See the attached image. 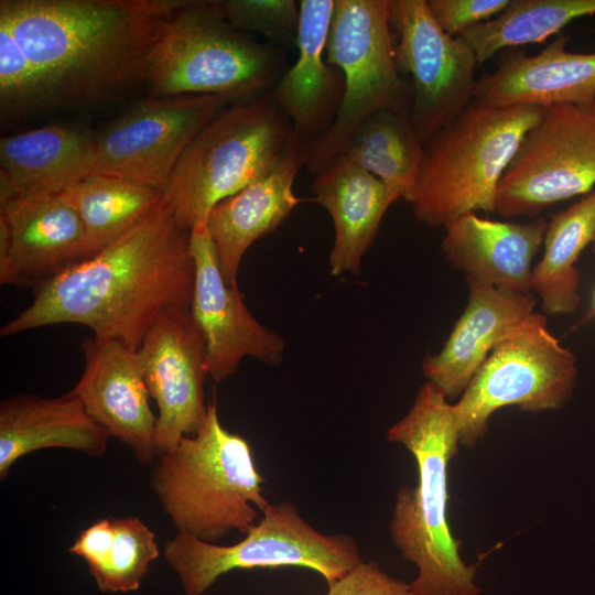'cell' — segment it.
<instances>
[{"instance_id":"6","label":"cell","mask_w":595,"mask_h":595,"mask_svg":"<svg viewBox=\"0 0 595 595\" xmlns=\"http://www.w3.org/2000/svg\"><path fill=\"white\" fill-rule=\"evenodd\" d=\"M295 139L269 91L230 104L192 140L163 191L177 223L206 224L216 204L270 174Z\"/></svg>"},{"instance_id":"21","label":"cell","mask_w":595,"mask_h":595,"mask_svg":"<svg viewBox=\"0 0 595 595\" xmlns=\"http://www.w3.org/2000/svg\"><path fill=\"white\" fill-rule=\"evenodd\" d=\"M548 221H500L466 214L445 226L442 251L466 279L515 293H531L532 262Z\"/></svg>"},{"instance_id":"15","label":"cell","mask_w":595,"mask_h":595,"mask_svg":"<svg viewBox=\"0 0 595 595\" xmlns=\"http://www.w3.org/2000/svg\"><path fill=\"white\" fill-rule=\"evenodd\" d=\"M82 219L63 193L0 202V283L33 290L90 258Z\"/></svg>"},{"instance_id":"26","label":"cell","mask_w":595,"mask_h":595,"mask_svg":"<svg viewBox=\"0 0 595 595\" xmlns=\"http://www.w3.org/2000/svg\"><path fill=\"white\" fill-rule=\"evenodd\" d=\"M595 242V191L555 214L544 234V251L533 268L531 290L549 315L571 314L580 305V272L575 266L582 251Z\"/></svg>"},{"instance_id":"24","label":"cell","mask_w":595,"mask_h":595,"mask_svg":"<svg viewBox=\"0 0 595 595\" xmlns=\"http://www.w3.org/2000/svg\"><path fill=\"white\" fill-rule=\"evenodd\" d=\"M97 132L53 125L2 137L0 202L21 194L62 193L94 173Z\"/></svg>"},{"instance_id":"4","label":"cell","mask_w":595,"mask_h":595,"mask_svg":"<svg viewBox=\"0 0 595 595\" xmlns=\"http://www.w3.org/2000/svg\"><path fill=\"white\" fill-rule=\"evenodd\" d=\"M150 486L177 532L214 543L246 534L269 502L247 440L225 429L215 400L195 435L183 436L151 465Z\"/></svg>"},{"instance_id":"8","label":"cell","mask_w":595,"mask_h":595,"mask_svg":"<svg viewBox=\"0 0 595 595\" xmlns=\"http://www.w3.org/2000/svg\"><path fill=\"white\" fill-rule=\"evenodd\" d=\"M163 556L185 595H203L221 575L241 569L306 567L329 585L363 561L349 536L318 532L290 501L269 504L239 542L218 545L176 532Z\"/></svg>"},{"instance_id":"3","label":"cell","mask_w":595,"mask_h":595,"mask_svg":"<svg viewBox=\"0 0 595 595\" xmlns=\"http://www.w3.org/2000/svg\"><path fill=\"white\" fill-rule=\"evenodd\" d=\"M445 393L426 381L408 413L387 431L389 442L414 457L415 487L402 486L390 521L401 555L418 567L411 584L415 595H478L475 566L459 552L447 517L448 465L458 452L459 431Z\"/></svg>"},{"instance_id":"35","label":"cell","mask_w":595,"mask_h":595,"mask_svg":"<svg viewBox=\"0 0 595 595\" xmlns=\"http://www.w3.org/2000/svg\"><path fill=\"white\" fill-rule=\"evenodd\" d=\"M592 315H595V293H594V298H593V306H592V312H591Z\"/></svg>"},{"instance_id":"29","label":"cell","mask_w":595,"mask_h":595,"mask_svg":"<svg viewBox=\"0 0 595 595\" xmlns=\"http://www.w3.org/2000/svg\"><path fill=\"white\" fill-rule=\"evenodd\" d=\"M594 14L595 0H510L499 14L459 36L479 65L500 50L543 42L573 20Z\"/></svg>"},{"instance_id":"32","label":"cell","mask_w":595,"mask_h":595,"mask_svg":"<svg viewBox=\"0 0 595 595\" xmlns=\"http://www.w3.org/2000/svg\"><path fill=\"white\" fill-rule=\"evenodd\" d=\"M224 17L239 31L263 34L277 42L296 43L300 8L294 0L217 1Z\"/></svg>"},{"instance_id":"11","label":"cell","mask_w":595,"mask_h":595,"mask_svg":"<svg viewBox=\"0 0 595 595\" xmlns=\"http://www.w3.org/2000/svg\"><path fill=\"white\" fill-rule=\"evenodd\" d=\"M595 186V104L543 108L504 172L495 212L539 215L552 204Z\"/></svg>"},{"instance_id":"12","label":"cell","mask_w":595,"mask_h":595,"mask_svg":"<svg viewBox=\"0 0 595 595\" xmlns=\"http://www.w3.org/2000/svg\"><path fill=\"white\" fill-rule=\"evenodd\" d=\"M390 26L398 69L413 84L410 120L425 143L474 100L478 63L461 36L437 25L428 0H390Z\"/></svg>"},{"instance_id":"31","label":"cell","mask_w":595,"mask_h":595,"mask_svg":"<svg viewBox=\"0 0 595 595\" xmlns=\"http://www.w3.org/2000/svg\"><path fill=\"white\" fill-rule=\"evenodd\" d=\"M44 108H51L46 89L10 26L0 20L1 119Z\"/></svg>"},{"instance_id":"30","label":"cell","mask_w":595,"mask_h":595,"mask_svg":"<svg viewBox=\"0 0 595 595\" xmlns=\"http://www.w3.org/2000/svg\"><path fill=\"white\" fill-rule=\"evenodd\" d=\"M113 536L98 567L90 573L102 593L138 591L160 550L154 532L139 518H112Z\"/></svg>"},{"instance_id":"23","label":"cell","mask_w":595,"mask_h":595,"mask_svg":"<svg viewBox=\"0 0 595 595\" xmlns=\"http://www.w3.org/2000/svg\"><path fill=\"white\" fill-rule=\"evenodd\" d=\"M109 437L69 391L58 398L7 397L0 403V479L21 457L40 450L68 448L102 457Z\"/></svg>"},{"instance_id":"22","label":"cell","mask_w":595,"mask_h":595,"mask_svg":"<svg viewBox=\"0 0 595 595\" xmlns=\"http://www.w3.org/2000/svg\"><path fill=\"white\" fill-rule=\"evenodd\" d=\"M558 36L536 55L505 60L496 71L477 79L474 101L506 107L595 102V52L566 50Z\"/></svg>"},{"instance_id":"28","label":"cell","mask_w":595,"mask_h":595,"mask_svg":"<svg viewBox=\"0 0 595 595\" xmlns=\"http://www.w3.org/2000/svg\"><path fill=\"white\" fill-rule=\"evenodd\" d=\"M94 256L152 214L164 202L161 190L130 178L90 174L66 191Z\"/></svg>"},{"instance_id":"9","label":"cell","mask_w":595,"mask_h":595,"mask_svg":"<svg viewBox=\"0 0 595 595\" xmlns=\"http://www.w3.org/2000/svg\"><path fill=\"white\" fill-rule=\"evenodd\" d=\"M390 0H335L325 57L344 77V95L328 131L307 148L317 174L343 154L358 128L383 110L410 112V95L396 61Z\"/></svg>"},{"instance_id":"14","label":"cell","mask_w":595,"mask_h":595,"mask_svg":"<svg viewBox=\"0 0 595 595\" xmlns=\"http://www.w3.org/2000/svg\"><path fill=\"white\" fill-rule=\"evenodd\" d=\"M138 355L144 381L158 405V455L203 425L209 376L204 338L190 309L164 312L144 336Z\"/></svg>"},{"instance_id":"7","label":"cell","mask_w":595,"mask_h":595,"mask_svg":"<svg viewBox=\"0 0 595 595\" xmlns=\"http://www.w3.org/2000/svg\"><path fill=\"white\" fill-rule=\"evenodd\" d=\"M282 57L234 28L217 1H186L154 48L149 74L154 98L216 95L239 101L270 91Z\"/></svg>"},{"instance_id":"16","label":"cell","mask_w":595,"mask_h":595,"mask_svg":"<svg viewBox=\"0 0 595 595\" xmlns=\"http://www.w3.org/2000/svg\"><path fill=\"white\" fill-rule=\"evenodd\" d=\"M191 252L195 277L190 311L204 338L209 376L215 382L227 379L245 357L278 365L283 339L252 316L238 285L226 282L206 224L191 229Z\"/></svg>"},{"instance_id":"25","label":"cell","mask_w":595,"mask_h":595,"mask_svg":"<svg viewBox=\"0 0 595 595\" xmlns=\"http://www.w3.org/2000/svg\"><path fill=\"white\" fill-rule=\"evenodd\" d=\"M312 190L335 227L331 274H357L386 212L400 196L344 154L316 174Z\"/></svg>"},{"instance_id":"27","label":"cell","mask_w":595,"mask_h":595,"mask_svg":"<svg viewBox=\"0 0 595 595\" xmlns=\"http://www.w3.org/2000/svg\"><path fill=\"white\" fill-rule=\"evenodd\" d=\"M343 154L400 198L412 202L423 167L425 143L414 129L410 112L375 113L353 134Z\"/></svg>"},{"instance_id":"10","label":"cell","mask_w":595,"mask_h":595,"mask_svg":"<svg viewBox=\"0 0 595 595\" xmlns=\"http://www.w3.org/2000/svg\"><path fill=\"white\" fill-rule=\"evenodd\" d=\"M576 358L552 335L543 314L532 313L493 348L453 404L461 444L473 447L497 410L516 405L541 412L560 408L576 378Z\"/></svg>"},{"instance_id":"1","label":"cell","mask_w":595,"mask_h":595,"mask_svg":"<svg viewBox=\"0 0 595 595\" xmlns=\"http://www.w3.org/2000/svg\"><path fill=\"white\" fill-rule=\"evenodd\" d=\"M194 277L191 230L177 223L164 201L119 239L36 286L33 301L0 335L80 324L96 337L138 350L160 315L190 309Z\"/></svg>"},{"instance_id":"20","label":"cell","mask_w":595,"mask_h":595,"mask_svg":"<svg viewBox=\"0 0 595 595\" xmlns=\"http://www.w3.org/2000/svg\"><path fill=\"white\" fill-rule=\"evenodd\" d=\"M307 147L296 137L283 161L267 176L223 199L212 209L206 226L220 271L229 285L237 284L240 262L248 248L274 231L303 199L293 192Z\"/></svg>"},{"instance_id":"36","label":"cell","mask_w":595,"mask_h":595,"mask_svg":"<svg viewBox=\"0 0 595 595\" xmlns=\"http://www.w3.org/2000/svg\"><path fill=\"white\" fill-rule=\"evenodd\" d=\"M593 252L595 255V242L593 244Z\"/></svg>"},{"instance_id":"33","label":"cell","mask_w":595,"mask_h":595,"mask_svg":"<svg viewBox=\"0 0 595 595\" xmlns=\"http://www.w3.org/2000/svg\"><path fill=\"white\" fill-rule=\"evenodd\" d=\"M510 0H428L437 25L451 36L499 14Z\"/></svg>"},{"instance_id":"17","label":"cell","mask_w":595,"mask_h":595,"mask_svg":"<svg viewBox=\"0 0 595 595\" xmlns=\"http://www.w3.org/2000/svg\"><path fill=\"white\" fill-rule=\"evenodd\" d=\"M82 349L84 369L69 392L142 466H151L158 457V414L150 407L138 350L118 339L96 336L85 338Z\"/></svg>"},{"instance_id":"13","label":"cell","mask_w":595,"mask_h":595,"mask_svg":"<svg viewBox=\"0 0 595 595\" xmlns=\"http://www.w3.org/2000/svg\"><path fill=\"white\" fill-rule=\"evenodd\" d=\"M232 102L216 95H182L136 105L97 132L93 174L121 176L163 192L192 140Z\"/></svg>"},{"instance_id":"37","label":"cell","mask_w":595,"mask_h":595,"mask_svg":"<svg viewBox=\"0 0 595 595\" xmlns=\"http://www.w3.org/2000/svg\"><path fill=\"white\" fill-rule=\"evenodd\" d=\"M595 104V102H594Z\"/></svg>"},{"instance_id":"19","label":"cell","mask_w":595,"mask_h":595,"mask_svg":"<svg viewBox=\"0 0 595 595\" xmlns=\"http://www.w3.org/2000/svg\"><path fill=\"white\" fill-rule=\"evenodd\" d=\"M469 295L443 348L422 361L423 375L447 397H461L498 342L534 310L531 293L466 279Z\"/></svg>"},{"instance_id":"5","label":"cell","mask_w":595,"mask_h":595,"mask_svg":"<svg viewBox=\"0 0 595 595\" xmlns=\"http://www.w3.org/2000/svg\"><path fill=\"white\" fill-rule=\"evenodd\" d=\"M543 108L493 107L472 101L425 142L414 216L437 227L483 210L495 212L499 182Z\"/></svg>"},{"instance_id":"2","label":"cell","mask_w":595,"mask_h":595,"mask_svg":"<svg viewBox=\"0 0 595 595\" xmlns=\"http://www.w3.org/2000/svg\"><path fill=\"white\" fill-rule=\"evenodd\" d=\"M187 0H1L51 107L101 101L149 79L167 23Z\"/></svg>"},{"instance_id":"34","label":"cell","mask_w":595,"mask_h":595,"mask_svg":"<svg viewBox=\"0 0 595 595\" xmlns=\"http://www.w3.org/2000/svg\"><path fill=\"white\" fill-rule=\"evenodd\" d=\"M326 595H415L411 584L391 577L375 561H361L328 585Z\"/></svg>"},{"instance_id":"18","label":"cell","mask_w":595,"mask_h":595,"mask_svg":"<svg viewBox=\"0 0 595 595\" xmlns=\"http://www.w3.org/2000/svg\"><path fill=\"white\" fill-rule=\"evenodd\" d=\"M334 3L300 1L296 62L269 91L307 148L332 127L344 95V77L324 55Z\"/></svg>"}]
</instances>
